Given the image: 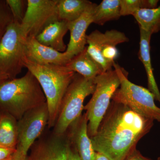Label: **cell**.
<instances>
[{
    "instance_id": "cell-1",
    "label": "cell",
    "mask_w": 160,
    "mask_h": 160,
    "mask_svg": "<svg viewBox=\"0 0 160 160\" xmlns=\"http://www.w3.org/2000/svg\"><path fill=\"white\" fill-rule=\"evenodd\" d=\"M153 122L112 101L96 133L90 138L93 149L110 160H125L150 131Z\"/></svg>"
},
{
    "instance_id": "cell-2",
    "label": "cell",
    "mask_w": 160,
    "mask_h": 160,
    "mask_svg": "<svg viewBox=\"0 0 160 160\" xmlns=\"http://www.w3.org/2000/svg\"><path fill=\"white\" fill-rule=\"evenodd\" d=\"M46 103L39 83L30 71L22 77L0 85V110L11 115L18 121L27 111Z\"/></svg>"
},
{
    "instance_id": "cell-3",
    "label": "cell",
    "mask_w": 160,
    "mask_h": 160,
    "mask_svg": "<svg viewBox=\"0 0 160 160\" xmlns=\"http://www.w3.org/2000/svg\"><path fill=\"white\" fill-rule=\"evenodd\" d=\"M25 67L37 79L44 92L49 112L47 127L52 129L56 123L63 97L75 72L65 66L40 65L27 58Z\"/></svg>"
},
{
    "instance_id": "cell-4",
    "label": "cell",
    "mask_w": 160,
    "mask_h": 160,
    "mask_svg": "<svg viewBox=\"0 0 160 160\" xmlns=\"http://www.w3.org/2000/svg\"><path fill=\"white\" fill-rule=\"evenodd\" d=\"M113 67L118 75L120 85L112 100L125 105L143 117L160 122V107L155 103L153 93L149 89L131 82L128 79V72L117 63L114 62Z\"/></svg>"
},
{
    "instance_id": "cell-5",
    "label": "cell",
    "mask_w": 160,
    "mask_h": 160,
    "mask_svg": "<svg viewBox=\"0 0 160 160\" xmlns=\"http://www.w3.org/2000/svg\"><path fill=\"white\" fill-rule=\"evenodd\" d=\"M95 78H86L75 73L62 100L56 123L52 129L54 133L65 134L72 123L82 115L84 100L95 89Z\"/></svg>"
},
{
    "instance_id": "cell-6",
    "label": "cell",
    "mask_w": 160,
    "mask_h": 160,
    "mask_svg": "<svg viewBox=\"0 0 160 160\" xmlns=\"http://www.w3.org/2000/svg\"><path fill=\"white\" fill-rule=\"evenodd\" d=\"M96 88L92 97L84 106L88 119V133L91 138L96 133L100 123L109 109L111 100L120 85L117 72L112 69L95 78Z\"/></svg>"
},
{
    "instance_id": "cell-7",
    "label": "cell",
    "mask_w": 160,
    "mask_h": 160,
    "mask_svg": "<svg viewBox=\"0 0 160 160\" xmlns=\"http://www.w3.org/2000/svg\"><path fill=\"white\" fill-rule=\"evenodd\" d=\"M27 38L21 24L13 20L0 41V73L10 79L16 78L25 68Z\"/></svg>"
},
{
    "instance_id": "cell-8",
    "label": "cell",
    "mask_w": 160,
    "mask_h": 160,
    "mask_svg": "<svg viewBox=\"0 0 160 160\" xmlns=\"http://www.w3.org/2000/svg\"><path fill=\"white\" fill-rule=\"evenodd\" d=\"M129 41L126 34L118 30L112 29L103 33L95 30L86 36L87 52L105 72L112 69L118 55L116 46Z\"/></svg>"
},
{
    "instance_id": "cell-9",
    "label": "cell",
    "mask_w": 160,
    "mask_h": 160,
    "mask_svg": "<svg viewBox=\"0 0 160 160\" xmlns=\"http://www.w3.org/2000/svg\"><path fill=\"white\" fill-rule=\"evenodd\" d=\"M49 121L47 103L27 111L18 121L16 149L28 154L32 144L45 131Z\"/></svg>"
},
{
    "instance_id": "cell-10",
    "label": "cell",
    "mask_w": 160,
    "mask_h": 160,
    "mask_svg": "<svg viewBox=\"0 0 160 160\" xmlns=\"http://www.w3.org/2000/svg\"><path fill=\"white\" fill-rule=\"evenodd\" d=\"M58 0H27L25 17L21 24L27 37L35 38L46 27L59 21Z\"/></svg>"
},
{
    "instance_id": "cell-11",
    "label": "cell",
    "mask_w": 160,
    "mask_h": 160,
    "mask_svg": "<svg viewBox=\"0 0 160 160\" xmlns=\"http://www.w3.org/2000/svg\"><path fill=\"white\" fill-rule=\"evenodd\" d=\"M67 145L66 133L56 134L47 127L31 146L27 160H67Z\"/></svg>"
},
{
    "instance_id": "cell-12",
    "label": "cell",
    "mask_w": 160,
    "mask_h": 160,
    "mask_svg": "<svg viewBox=\"0 0 160 160\" xmlns=\"http://www.w3.org/2000/svg\"><path fill=\"white\" fill-rule=\"evenodd\" d=\"M86 112L69 126L66 132L68 142L77 151L82 160H95L96 152L88 133Z\"/></svg>"
},
{
    "instance_id": "cell-13",
    "label": "cell",
    "mask_w": 160,
    "mask_h": 160,
    "mask_svg": "<svg viewBox=\"0 0 160 160\" xmlns=\"http://www.w3.org/2000/svg\"><path fill=\"white\" fill-rule=\"evenodd\" d=\"M26 47L27 58L40 65L65 66L72 58L66 52H60L44 46L32 37H27Z\"/></svg>"
},
{
    "instance_id": "cell-14",
    "label": "cell",
    "mask_w": 160,
    "mask_h": 160,
    "mask_svg": "<svg viewBox=\"0 0 160 160\" xmlns=\"http://www.w3.org/2000/svg\"><path fill=\"white\" fill-rule=\"evenodd\" d=\"M96 5L92 3L78 19L67 22L70 37L65 52L71 58L82 51L86 47V31L89 25L93 23V12Z\"/></svg>"
},
{
    "instance_id": "cell-15",
    "label": "cell",
    "mask_w": 160,
    "mask_h": 160,
    "mask_svg": "<svg viewBox=\"0 0 160 160\" xmlns=\"http://www.w3.org/2000/svg\"><path fill=\"white\" fill-rule=\"evenodd\" d=\"M68 31L67 22L58 21L46 27L35 38L44 46L64 52L67 47L64 42V37Z\"/></svg>"
},
{
    "instance_id": "cell-16",
    "label": "cell",
    "mask_w": 160,
    "mask_h": 160,
    "mask_svg": "<svg viewBox=\"0 0 160 160\" xmlns=\"http://www.w3.org/2000/svg\"><path fill=\"white\" fill-rule=\"evenodd\" d=\"M65 66L70 71L88 79H94L104 72L102 66L88 53L87 46L72 58Z\"/></svg>"
},
{
    "instance_id": "cell-17",
    "label": "cell",
    "mask_w": 160,
    "mask_h": 160,
    "mask_svg": "<svg viewBox=\"0 0 160 160\" xmlns=\"http://www.w3.org/2000/svg\"><path fill=\"white\" fill-rule=\"evenodd\" d=\"M140 48L138 57L143 63L148 79V89L154 95L155 100L160 103V92L155 79L150 56V39L152 34L140 29Z\"/></svg>"
},
{
    "instance_id": "cell-18",
    "label": "cell",
    "mask_w": 160,
    "mask_h": 160,
    "mask_svg": "<svg viewBox=\"0 0 160 160\" xmlns=\"http://www.w3.org/2000/svg\"><path fill=\"white\" fill-rule=\"evenodd\" d=\"M92 3L87 0H58L57 10L59 21L69 22L77 20Z\"/></svg>"
},
{
    "instance_id": "cell-19",
    "label": "cell",
    "mask_w": 160,
    "mask_h": 160,
    "mask_svg": "<svg viewBox=\"0 0 160 160\" xmlns=\"http://www.w3.org/2000/svg\"><path fill=\"white\" fill-rule=\"evenodd\" d=\"M18 136L17 120L9 113L0 110V146L16 149Z\"/></svg>"
},
{
    "instance_id": "cell-20",
    "label": "cell",
    "mask_w": 160,
    "mask_h": 160,
    "mask_svg": "<svg viewBox=\"0 0 160 160\" xmlns=\"http://www.w3.org/2000/svg\"><path fill=\"white\" fill-rule=\"evenodd\" d=\"M120 0H103L96 5L93 12V23L102 25L121 17Z\"/></svg>"
},
{
    "instance_id": "cell-21",
    "label": "cell",
    "mask_w": 160,
    "mask_h": 160,
    "mask_svg": "<svg viewBox=\"0 0 160 160\" xmlns=\"http://www.w3.org/2000/svg\"><path fill=\"white\" fill-rule=\"evenodd\" d=\"M132 16L140 29L152 35L160 31V5L154 9H139Z\"/></svg>"
},
{
    "instance_id": "cell-22",
    "label": "cell",
    "mask_w": 160,
    "mask_h": 160,
    "mask_svg": "<svg viewBox=\"0 0 160 160\" xmlns=\"http://www.w3.org/2000/svg\"><path fill=\"white\" fill-rule=\"evenodd\" d=\"M13 21V17L6 0H0V41Z\"/></svg>"
},
{
    "instance_id": "cell-23",
    "label": "cell",
    "mask_w": 160,
    "mask_h": 160,
    "mask_svg": "<svg viewBox=\"0 0 160 160\" xmlns=\"http://www.w3.org/2000/svg\"><path fill=\"white\" fill-rule=\"evenodd\" d=\"M13 17V20L21 24L25 17L27 0H6Z\"/></svg>"
},
{
    "instance_id": "cell-24",
    "label": "cell",
    "mask_w": 160,
    "mask_h": 160,
    "mask_svg": "<svg viewBox=\"0 0 160 160\" xmlns=\"http://www.w3.org/2000/svg\"><path fill=\"white\" fill-rule=\"evenodd\" d=\"M121 16L133 15L142 9V0H120Z\"/></svg>"
},
{
    "instance_id": "cell-25",
    "label": "cell",
    "mask_w": 160,
    "mask_h": 160,
    "mask_svg": "<svg viewBox=\"0 0 160 160\" xmlns=\"http://www.w3.org/2000/svg\"><path fill=\"white\" fill-rule=\"evenodd\" d=\"M67 141V160H82L77 151L69 142L68 140Z\"/></svg>"
},
{
    "instance_id": "cell-26",
    "label": "cell",
    "mask_w": 160,
    "mask_h": 160,
    "mask_svg": "<svg viewBox=\"0 0 160 160\" xmlns=\"http://www.w3.org/2000/svg\"><path fill=\"white\" fill-rule=\"evenodd\" d=\"M16 149H9L0 146V160H4L12 156Z\"/></svg>"
},
{
    "instance_id": "cell-27",
    "label": "cell",
    "mask_w": 160,
    "mask_h": 160,
    "mask_svg": "<svg viewBox=\"0 0 160 160\" xmlns=\"http://www.w3.org/2000/svg\"><path fill=\"white\" fill-rule=\"evenodd\" d=\"M125 160H152L142 154L136 149L133 150Z\"/></svg>"
},
{
    "instance_id": "cell-28",
    "label": "cell",
    "mask_w": 160,
    "mask_h": 160,
    "mask_svg": "<svg viewBox=\"0 0 160 160\" xmlns=\"http://www.w3.org/2000/svg\"><path fill=\"white\" fill-rule=\"evenodd\" d=\"M158 2L157 0H142V9H154L158 7Z\"/></svg>"
},
{
    "instance_id": "cell-29",
    "label": "cell",
    "mask_w": 160,
    "mask_h": 160,
    "mask_svg": "<svg viewBox=\"0 0 160 160\" xmlns=\"http://www.w3.org/2000/svg\"><path fill=\"white\" fill-rule=\"evenodd\" d=\"M27 155L16 149L12 155V160H27Z\"/></svg>"
},
{
    "instance_id": "cell-30",
    "label": "cell",
    "mask_w": 160,
    "mask_h": 160,
    "mask_svg": "<svg viewBox=\"0 0 160 160\" xmlns=\"http://www.w3.org/2000/svg\"><path fill=\"white\" fill-rule=\"evenodd\" d=\"M95 160H110L105 155L100 152H96Z\"/></svg>"
},
{
    "instance_id": "cell-31",
    "label": "cell",
    "mask_w": 160,
    "mask_h": 160,
    "mask_svg": "<svg viewBox=\"0 0 160 160\" xmlns=\"http://www.w3.org/2000/svg\"><path fill=\"white\" fill-rule=\"evenodd\" d=\"M9 80L11 79L7 75L0 73V85Z\"/></svg>"
},
{
    "instance_id": "cell-32",
    "label": "cell",
    "mask_w": 160,
    "mask_h": 160,
    "mask_svg": "<svg viewBox=\"0 0 160 160\" xmlns=\"http://www.w3.org/2000/svg\"><path fill=\"white\" fill-rule=\"evenodd\" d=\"M12 155L10 157L8 158H6V159L4 160H12Z\"/></svg>"
},
{
    "instance_id": "cell-33",
    "label": "cell",
    "mask_w": 160,
    "mask_h": 160,
    "mask_svg": "<svg viewBox=\"0 0 160 160\" xmlns=\"http://www.w3.org/2000/svg\"><path fill=\"white\" fill-rule=\"evenodd\" d=\"M157 160H160V157H159V158H158Z\"/></svg>"
}]
</instances>
